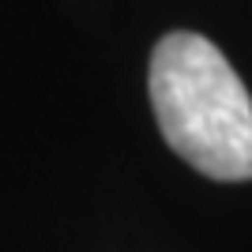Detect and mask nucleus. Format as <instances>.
Returning a JSON list of instances; mask_svg holds the SVG:
<instances>
[{"label": "nucleus", "mask_w": 252, "mask_h": 252, "mask_svg": "<svg viewBox=\"0 0 252 252\" xmlns=\"http://www.w3.org/2000/svg\"><path fill=\"white\" fill-rule=\"evenodd\" d=\"M158 132L211 181H252V94L215 42L192 31L158 38L147 72Z\"/></svg>", "instance_id": "1"}]
</instances>
